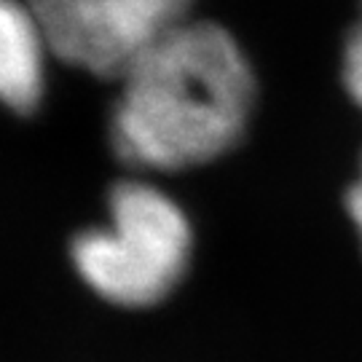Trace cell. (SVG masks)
Masks as SVG:
<instances>
[{
	"label": "cell",
	"mask_w": 362,
	"mask_h": 362,
	"mask_svg": "<svg viewBox=\"0 0 362 362\" xmlns=\"http://www.w3.org/2000/svg\"><path fill=\"white\" fill-rule=\"evenodd\" d=\"M46 40L30 6L0 0V103L30 113L43 94Z\"/></svg>",
	"instance_id": "obj_4"
},
{
	"label": "cell",
	"mask_w": 362,
	"mask_h": 362,
	"mask_svg": "<svg viewBox=\"0 0 362 362\" xmlns=\"http://www.w3.org/2000/svg\"><path fill=\"white\" fill-rule=\"evenodd\" d=\"M252 103L255 78L239 43L212 22H185L121 78L113 151L134 167L204 164L236 145Z\"/></svg>",
	"instance_id": "obj_1"
},
{
	"label": "cell",
	"mask_w": 362,
	"mask_h": 362,
	"mask_svg": "<svg viewBox=\"0 0 362 362\" xmlns=\"http://www.w3.org/2000/svg\"><path fill=\"white\" fill-rule=\"evenodd\" d=\"M346 209H349V218L357 226V233H360L362 239V167H360V177L351 182L349 194H346Z\"/></svg>",
	"instance_id": "obj_6"
},
{
	"label": "cell",
	"mask_w": 362,
	"mask_h": 362,
	"mask_svg": "<svg viewBox=\"0 0 362 362\" xmlns=\"http://www.w3.org/2000/svg\"><path fill=\"white\" fill-rule=\"evenodd\" d=\"M86 285L118 306H151L172 293L191 258V223L167 194L145 182L110 191V226L73 239Z\"/></svg>",
	"instance_id": "obj_2"
},
{
	"label": "cell",
	"mask_w": 362,
	"mask_h": 362,
	"mask_svg": "<svg viewBox=\"0 0 362 362\" xmlns=\"http://www.w3.org/2000/svg\"><path fill=\"white\" fill-rule=\"evenodd\" d=\"M344 86L351 100L362 107V16L351 27L346 49H344Z\"/></svg>",
	"instance_id": "obj_5"
},
{
	"label": "cell",
	"mask_w": 362,
	"mask_h": 362,
	"mask_svg": "<svg viewBox=\"0 0 362 362\" xmlns=\"http://www.w3.org/2000/svg\"><path fill=\"white\" fill-rule=\"evenodd\" d=\"M194 0H27L46 49L100 78H124L167 33L188 22Z\"/></svg>",
	"instance_id": "obj_3"
}]
</instances>
